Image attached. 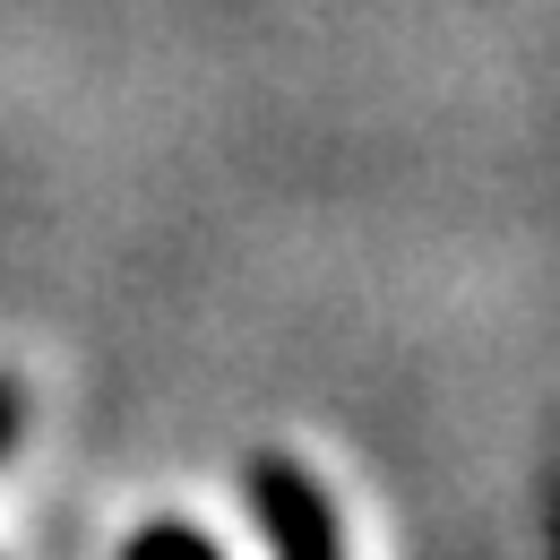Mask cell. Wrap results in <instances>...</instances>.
Here are the masks:
<instances>
[{"label":"cell","instance_id":"6da1fadb","mask_svg":"<svg viewBox=\"0 0 560 560\" xmlns=\"http://www.w3.org/2000/svg\"><path fill=\"white\" fill-rule=\"evenodd\" d=\"M250 500H259V517H268L277 560H346L337 552V509H328V491L311 483L293 457H259Z\"/></svg>","mask_w":560,"mask_h":560},{"label":"cell","instance_id":"3957f363","mask_svg":"<svg viewBox=\"0 0 560 560\" xmlns=\"http://www.w3.org/2000/svg\"><path fill=\"white\" fill-rule=\"evenodd\" d=\"M9 431H18V397L0 388V448H9Z\"/></svg>","mask_w":560,"mask_h":560},{"label":"cell","instance_id":"7a4b0ae2","mask_svg":"<svg viewBox=\"0 0 560 560\" xmlns=\"http://www.w3.org/2000/svg\"><path fill=\"white\" fill-rule=\"evenodd\" d=\"M121 560H224V552H215L199 526H173V517H164V526H147V535H139Z\"/></svg>","mask_w":560,"mask_h":560}]
</instances>
